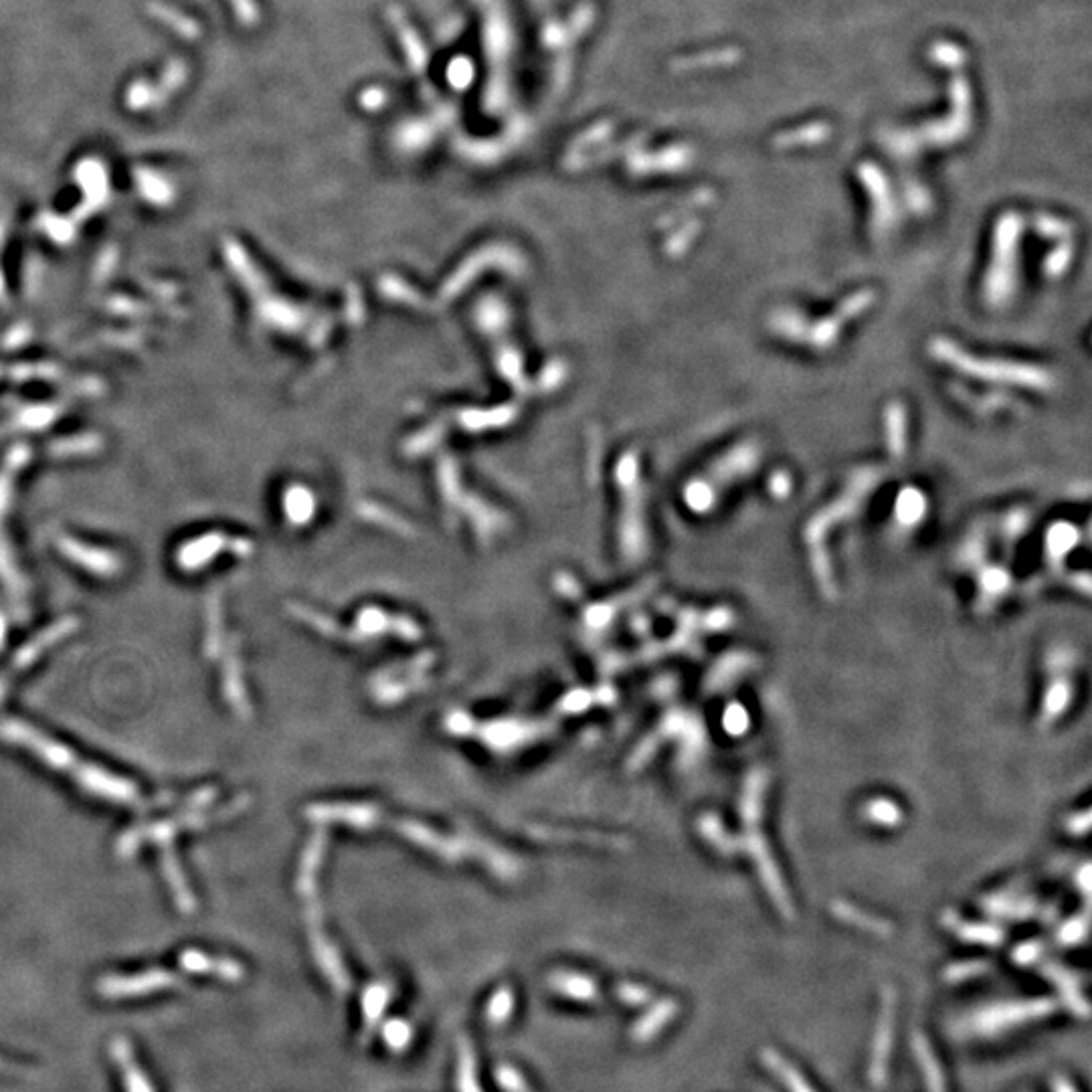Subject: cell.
Here are the masks:
<instances>
[{"label":"cell","instance_id":"1","mask_svg":"<svg viewBox=\"0 0 1092 1092\" xmlns=\"http://www.w3.org/2000/svg\"><path fill=\"white\" fill-rule=\"evenodd\" d=\"M930 353L945 366H951V369L971 379L1024 387L1038 393H1046L1054 387V377L1050 375V371L1042 369V366L1003 361V358H984V355H973L949 339L930 342Z\"/></svg>","mask_w":1092,"mask_h":1092},{"label":"cell","instance_id":"2","mask_svg":"<svg viewBox=\"0 0 1092 1092\" xmlns=\"http://www.w3.org/2000/svg\"><path fill=\"white\" fill-rule=\"evenodd\" d=\"M1017 225L1014 219L1001 225L998 239L993 241V253L989 259L984 280V299L992 307L1009 304L1017 290Z\"/></svg>","mask_w":1092,"mask_h":1092},{"label":"cell","instance_id":"3","mask_svg":"<svg viewBox=\"0 0 1092 1092\" xmlns=\"http://www.w3.org/2000/svg\"><path fill=\"white\" fill-rule=\"evenodd\" d=\"M0 737H3L4 740H11V743L14 745L27 746L28 751H33L36 757L43 761V763L57 769V771L76 773L79 769L77 757L68 749V746L61 743H55V740H51L45 735H41V732H36L33 727H28L27 722L12 721V718L11 721H3L0 722Z\"/></svg>","mask_w":1092,"mask_h":1092},{"label":"cell","instance_id":"4","mask_svg":"<svg viewBox=\"0 0 1092 1092\" xmlns=\"http://www.w3.org/2000/svg\"><path fill=\"white\" fill-rule=\"evenodd\" d=\"M179 975L166 969H146L138 975H106L98 981V993L108 1000L140 998L180 985Z\"/></svg>","mask_w":1092,"mask_h":1092},{"label":"cell","instance_id":"5","mask_svg":"<svg viewBox=\"0 0 1092 1092\" xmlns=\"http://www.w3.org/2000/svg\"><path fill=\"white\" fill-rule=\"evenodd\" d=\"M76 781L82 785L87 793L98 795L101 799L114 803H138L140 791L136 789L134 783L122 779L118 775H112L104 769L93 765H79L76 773Z\"/></svg>","mask_w":1092,"mask_h":1092},{"label":"cell","instance_id":"6","mask_svg":"<svg viewBox=\"0 0 1092 1092\" xmlns=\"http://www.w3.org/2000/svg\"><path fill=\"white\" fill-rule=\"evenodd\" d=\"M76 627H77V621L68 618V619H63L60 623H55V626L47 627L45 632H41L39 635L35 637V640L28 642L25 648H20L17 651V656L12 658L11 668L6 670L4 674H0V698H3L4 692H6V688H9V676H11V674L28 668V666H31L36 658H41V654H45V651L51 646H53V643L63 640L65 635H69Z\"/></svg>","mask_w":1092,"mask_h":1092},{"label":"cell","instance_id":"7","mask_svg":"<svg viewBox=\"0 0 1092 1092\" xmlns=\"http://www.w3.org/2000/svg\"><path fill=\"white\" fill-rule=\"evenodd\" d=\"M1048 1011H1052L1050 1001H1032V1003L1028 1001V1006H1024V1003H1014V1006L993 1008V1009H987L985 1014L979 1017L977 1030L985 1032V1033L1001 1032V1030L1014 1028V1025L1030 1020V1017H1042L1048 1014Z\"/></svg>","mask_w":1092,"mask_h":1092},{"label":"cell","instance_id":"8","mask_svg":"<svg viewBox=\"0 0 1092 1092\" xmlns=\"http://www.w3.org/2000/svg\"><path fill=\"white\" fill-rule=\"evenodd\" d=\"M179 965L188 973L212 975V977H219L223 981H241L245 975L243 967L237 961H233V959L211 957L199 949L182 951L179 957Z\"/></svg>","mask_w":1092,"mask_h":1092},{"label":"cell","instance_id":"9","mask_svg":"<svg viewBox=\"0 0 1092 1092\" xmlns=\"http://www.w3.org/2000/svg\"><path fill=\"white\" fill-rule=\"evenodd\" d=\"M109 1054H112L114 1062L120 1068L126 1092H154L148 1076L136 1064L134 1050H132L126 1038H114L112 1044H109Z\"/></svg>","mask_w":1092,"mask_h":1092},{"label":"cell","instance_id":"10","mask_svg":"<svg viewBox=\"0 0 1092 1092\" xmlns=\"http://www.w3.org/2000/svg\"><path fill=\"white\" fill-rule=\"evenodd\" d=\"M763 1060H765V1064L771 1068L777 1076H779L789 1092H816L811 1088V1084L797 1072V1068L793 1064H789L787 1060H783L775 1050H765Z\"/></svg>","mask_w":1092,"mask_h":1092},{"label":"cell","instance_id":"11","mask_svg":"<svg viewBox=\"0 0 1092 1092\" xmlns=\"http://www.w3.org/2000/svg\"><path fill=\"white\" fill-rule=\"evenodd\" d=\"M919 1058H921L922 1070H925V1076H927V1082H929V1090L930 1092H945L941 1068H939V1064H937L933 1052H930V1048L927 1046L925 1040H919Z\"/></svg>","mask_w":1092,"mask_h":1092},{"label":"cell","instance_id":"12","mask_svg":"<svg viewBox=\"0 0 1092 1092\" xmlns=\"http://www.w3.org/2000/svg\"><path fill=\"white\" fill-rule=\"evenodd\" d=\"M554 985L556 989H561L562 993L575 995V998L587 1000L595 995V987H593L591 981L585 977H578V975H575V977L573 975H561V977L554 979Z\"/></svg>","mask_w":1092,"mask_h":1092},{"label":"cell","instance_id":"13","mask_svg":"<svg viewBox=\"0 0 1092 1092\" xmlns=\"http://www.w3.org/2000/svg\"><path fill=\"white\" fill-rule=\"evenodd\" d=\"M510 1009H512V993H508L504 989V992L498 993V998L492 1001L488 1016L492 1017V1022H502V1017L508 1016Z\"/></svg>","mask_w":1092,"mask_h":1092},{"label":"cell","instance_id":"14","mask_svg":"<svg viewBox=\"0 0 1092 1092\" xmlns=\"http://www.w3.org/2000/svg\"><path fill=\"white\" fill-rule=\"evenodd\" d=\"M403 1025H405V1024H397V1030H393V1028L387 1030V1040L393 1046H401V1044L407 1042V1030L401 1032Z\"/></svg>","mask_w":1092,"mask_h":1092},{"label":"cell","instance_id":"15","mask_svg":"<svg viewBox=\"0 0 1092 1092\" xmlns=\"http://www.w3.org/2000/svg\"><path fill=\"white\" fill-rule=\"evenodd\" d=\"M1054 1092H1076V1090L1070 1087L1068 1080L1056 1079V1080H1054Z\"/></svg>","mask_w":1092,"mask_h":1092},{"label":"cell","instance_id":"16","mask_svg":"<svg viewBox=\"0 0 1092 1092\" xmlns=\"http://www.w3.org/2000/svg\"><path fill=\"white\" fill-rule=\"evenodd\" d=\"M3 642H4V619H3V615H0V648H3Z\"/></svg>","mask_w":1092,"mask_h":1092}]
</instances>
